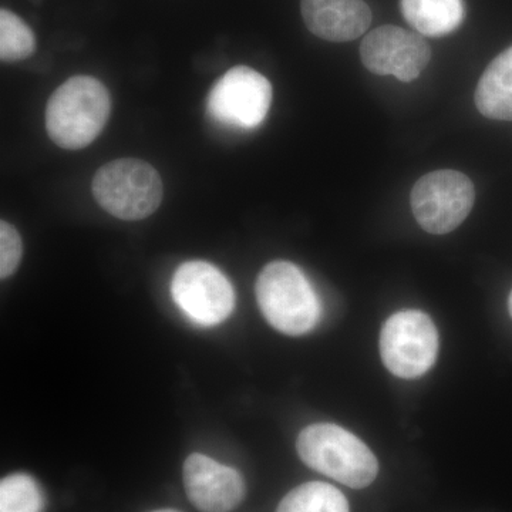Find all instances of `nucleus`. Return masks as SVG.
I'll return each instance as SVG.
<instances>
[{"instance_id":"nucleus-1","label":"nucleus","mask_w":512,"mask_h":512,"mask_svg":"<svg viewBox=\"0 0 512 512\" xmlns=\"http://www.w3.org/2000/svg\"><path fill=\"white\" fill-rule=\"evenodd\" d=\"M110 110V93L100 80L74 76L47 103V134L59 147L82 150L99 137Z\"/></svg>"},{"instance_id":"nucleus-2","label":"nucleus","mask_w":512,"mask_h":512,"mask_svg":"<svg viewBox=\"0 0 512 512\" xmlns=\"http://www.w3.org/2000/svg\"><path fill=\"white\" fill-rule=\"evenodd\" d=\"M296 448L306 466L356 490L372 484L379 473V463L370 448L336 424L306 427L299 434Z\"/></svg>"},{"instance_id":"nucleus-3","label":"nucleus","mask_w":512,"mask_h":512,"mask_svg":"<svg viewBox=\"0 0 512 512\" xmlns=\"http://www.w3.org/2000/svg\"><path fill=\"white\" fill-rule=\"evenodd\" d=\"M256 299L269 325L289 336L311 332L320 319V302L298 266L271 262L256 281Z\"/></svg>"},{"instance_id":"nucleus-4","label":"nucleus","mask_w":512,"mask_h":512,"mask_svg":"<svg viewBox=\"0 0 512 512\" xmlns=\"http://www.w3.org/2000/svg\"><path fill=\"white\" fill-rule=\"evenodd\" d=\"M164 187L153 165L137 158L110 161L94 175L93 195L104 211L124 221H140L157 211Z\"/></svg>"},{"instance_id":"nucleus-5","label":"nucleus","mask_w":512,"mask_h":512,"mask_svg":"<svg viewBox=\"0 0 512 512\" xmlns=\"http://www.w3.org/2000/svg\"><path fill=\"white\" fill-rule=\"evenodd\" d=\"M439 333L429 315L421 311L394 313L380 333V355L394 376L417 379L436 363Z\"/></svg>"},{"instance_id":"nucleus-6","label":"nucleus","mask_w":512,"mask_h":512,"mask_svg":"<svg viewBox=\"0 0 512 512\" xmlns=\"http://www.w3.org/2000/svg\"><path fill=\"white\" fill-rule=\"evenodd\" d=\"M410 201L420 227L429 234L444 235L466 221L476 201V190L466 174L439 170L414 184Z\"/></svg>"},{"instance_id":"nucleus-7","label":"nucleus","mask_w":512,"mask_h":512,"mask_svg":"<svg viewBox=\"0 0 512 512\" xmlns=\"http://www.w3.org/2000/svg\"><path fill=\"white\" fill-rule=\"evenodd\" d=\"M272 86L264 74L248 66L228 70L208 96L211 117L224 126L251 130L268 116Z\"/></svg>"},{"instance_id":"nucleus-8","label":"nucleus","mask_w":512,"mask_h":512,"mask_svg":"<svg viewBox=\"0 0 512 512\" xmlns=\"http://www.w3.org/2000/svg\"><path fill=\"white\" fill-rule=\"evenodd\" d=\"M171 292L181 311L201 326L218 325L234 311L232 285L220 269L208 262L181 265L175 271Z\"/></svg>"},{"instance_id":"nucleus-9","label":"nucleus","mask_w":512,"mask_h":512,"mask_svg":"<svg viewBox=\"0 0 512 512\" xmlns=\"http://www.w3.org/2000/svg\"><path fill=\"white\" fill-rule=\"evenodd\" d=\"M360 57L369 72L377 76H394L400 82L410 83L430 63L431 50L419 33L386 25L372 30L363 39Z\"/></svg>"},{"instance_id":"nucleus-10","label":"nucleus","mask_w":512,"mask_h":512,"mask_svg":"<svg viewBox=\"0 0 512 512\" xmlns=\"http://www.w3.org/2000/svg\"><path fill=\"white\" fill-rule=\"evenodd\" d=\"M183 476L188 498L202 512H229L244 500L241 474L204 454H191L185 460Z\"/></svg>"},{"instance_id":"nucleus-11","label":"nucleus","mask_w":512,"mask_h":512,"mask_svg":"<svg viewBox=\"0 0 512 512\" xmlns=\"http://www.w3.org/2000/svg\"><path fill=\"white\" fill-rule=\"evenodd\" d=\"M306 28L328 42H350L372 23V10L363 0H301Z\"/></svg>"},{"instance_id":"nucleus-12","label":"nucleus","mask_w":512,"mask_h":512,"mask_svg":"<svg viewBox=\"0 0 512 512\" xmlns=\"http://www.w3.org/2000/svg\"><path fill=\"white\" fill-rule=\"evenodd\" d=\"M476 106L487 119L512 121V46L485 69L476 90Z\"/></svg>"},{"instance_id":"nucleus-13","label":"nucleus","mask_w":512,"mask_h":512,"mask_svg":"<svg viewBox=\"0 0 512 512\" xmlns=\"http://www.w3.org/2000/svg\"><path fill=\"white\" fill-rule=\"evenodd\" d=\"M404 19L424 36L450 35L463 23V0H402Z\"/></svg>"},{"instance_id":"nucleus-14","label":"nucleus","mask_w":512,"mask_h":512,"mask_svg":"<svg viewBox=\"0 0 512 512\" xmlns=\"http://www.w3.org/2000/svg\"><path fill=\"white\" fill-rule=\"evenodd\" d=\"M276 512H350V508L338 488L313 481L289 491Z\"/></svg>"},{"instance_id":"nucleus-15","label":"nucleus","mask_w":512,"mask_h":512,"mask_svg":"<svg viewBox=\"0 0 512 512\" xmlns=\"http://www.w3.org/2000/svg\"><path fill=\"white\" fill-rule=\"evenodd\" d=\"M36 50L32 29L15 13L0 10V59L15 63L28 59Z\"/></svg>"},{"instance_id":"nucleus-16","label":"nucleus","mask_w":512,"mask_h":512,"mask_svg":"<svg viewBox=\"0 0 512 512\" xmlns=\"http://www.w3.org/2000/svg\"><path fill=\"white\" fill-rule=\"evenodd\" d=\"M39 485L28 474H12L0 483V512H42Z\"/></svg>"},{"instance_id":"nucleus-17","label":"nucleus","mask_w":512,"mask_h":512,"mask_svg":"<svg viewBox=\"0 0 512 512\" xmlns=\"http://www.w3.org/2000/svg\"><path fill=\"white\" fill-rule=\"evenodd\" d=\"M22 239L9 222H0V276L8 278L16 271L22 259Z\"/></svg>"},{"instance_id":"nucleus-18","label":"nucleus","mask_w":512,"mask_h":512,"mask_svg":"<svg viewBox=\"0 0 512 512\" xmlns=\"http://www.w3.org/2000/svg\"><path fill=\"white\" fill-rule=\"evenodd\" d=\"M508 306H510V313L512 316V291L510 293V299H508Z\"/></svg>"},{"instance_id":"nucleus-19","label":"nucleus","mask_w":512,"mask_h":512,"mask_svg":"<svg viewBox=\"0 0 512 512\" xmlns=\"http://www.w3.org/2000/svg\"><path fill=\"white\" fill-rule=\"evenodd\" d=\"M154 512H178V511H174V510H160V511H154Z\"/></svg>"}]
</instances>
